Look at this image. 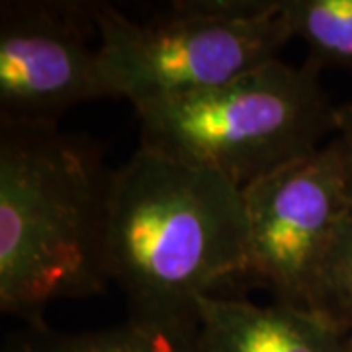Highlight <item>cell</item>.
I'll return each mask as SVG.
<instances>
[{
  "label": "cell",
  "mask_w": 352,
  "mask_h": 352,
  "mask_svg": "<svg viewBox=\"0 0 352 352\" xmlns=\"http://www.w3.org/2000/svg\"><path fill=\"white\" fill-rule=\"evenodd\" d=\"M102 71L133 108L226 85L278 59L292 38L282 0H182L153 20L92 2Z\"/></svg>",
  "instance_id": "4"
},
{
  "label": "cell",
  "mask_w": 352,
  "mask_h": 352,
  "mask_svg": "<svg viewBox=\"0 0 352 352\" xmlns=\"http://www.w3.org/2000/svg\"><path fill=\"white\" fill-rule=\"evenodd\" d=\"M311 63L272 59L226 85L135 108L141 147L214 170L241 190L323 147L339 106Z\"/></svg>",
  "instance_id": "3"
},
{
  "label": "cell",
  "mask_w": 352,
  "mask_h": 352,
  "mask_svg": "<svg viewBox=\"0 0 352 352\" xmlns=\"http://www.w3.org/2000/svg\"><path fill=\"white\" fill-rule=\"evenodd\" d=\"M282 16L307 45V63L352 73V0H282Z\"/></svg>",
  "instance_id": "9"
},
{
  "label": "cell",
  "mask_w": 352,
  "mask_h": 352,
  "mask_svg": "<svg viewBox=\"0 0 352 352\" xmlns=\"http://www.w3.org/2000/svg\"><path fill=\"white\" fill-rule=\"evenodd\" d=\"M352 147V102L339 106V133Z\"/></svg>",
  "instance_id": "11"
},
{
  "label": "cell",
  "mask_w": 352,
  "mask_h": 352,
  "mask_svg": "<svg viewBox=\"0 0 352 352\" xmlns=\"http://www.w3.org/2000/svg\"><path fill=\"white\" fill-rule=\"evenodd\" d=\"M2 352H198L196 333L155 327L127 319L98 331L63 333L45 325H24L8 335Z\"/></svg>",
  "instance_id": "8"
},
{
  "label": "cell",
  "mask_w": 352,
  "mask_h": 352,
  "mask_svg": "<svg viewBox=\"0 0 352 352\" xmlns=\"http://www.w3.org/2000/svg\"><path fill=\"white\" fill-rule=\"evenodd\" d=\"M243 190L214 170L139 147L113 170L108 274L131 321L196 333L198 303L247 264Z\"/></svg>",
  "instance_id": "1"
},
{
  "label": "cell",
  "mask_w": 352,
  "mask_h": 352,
  "mask_svg": "<svg viewBox=\"0 0 352 352\" xmlns=\"http://www.w3.org/2000/svg\"><path fill=\"white\" fill-rule=\"evenodd\" d=\"M247 264L241 280L276 302L309 309L323 266L352 198V147L331 138L317 151L243 188Z\"/></svg>",
  "instance_id": "5"
},
{
  "label": "cell",
  "mask_w": 352,
  "mask_h": 352,
  "mask_svg": "<svg viewBox=\"0 0 352 352\" xmlns=\"http://www.w3.org/2000/svg\"><path fill=\"white\" fill-rule=\"evenodd\" d=\"M113 170L57 124L0 122V309L45 325L57 300L106 292Z\"/></svg>",
  "instance_id": "2"
},
{
  "label": "cell",
  "mask_w": 352,
  "mask_h": 352,
  "mask_svg": "<svg viewBox=\"0 0 352 352\" xmlns=\"http://www.w3.org/2000/svg\"><path fill=\"white\" fill-rule=\"evenodd\" d=\"M92 2L0 4V122L57 124L82 102L113 98L87 41Z\"/></svg>",
  "instance_id": "6"
},
{
  "label": "cell",
  "mask_w": 352,
  "mask_h": 352,
  "mask_svg": "<svg viewBox=\"0 0 352 352\" xmlns=\"http://www.w3.org/2000/svg\"><path fill=\"white\" fill-rule=\"evenodd\" d=\"M309 309L346 333L352 329V198L329 251Z\"/></svg>",
  "instance_id": "10"
},
{
  "label": "cell",
  "mask_w": 352,
  "mask_h": 352,
  "mask_svg": "<svg viewBox=\"0 0 352 352\" xmlns=\"http://www.w3.org/2000/svg\"><path fill=\"white\" fill-rule=\"evenodd\" d=\"M198 352H349L346 333L311 309L208 296L198 303Z\"/></svg>",
  "instance_id": "7"
},
{
  "label": "cell",
  "mask_w": 352,
  "mask_h": 352,
  "mask_svg": "<svg viewBox=\"0 0 352 352\" xmlns=\"http://www.w3.org/2000/svg\"><path fill=\"white\" fill-rule=\"evenodd\" d=\"M346 346H349V352H352V329L346 331Z\"/></svg>",
  "instance_id": "12"
}]
</instances>
